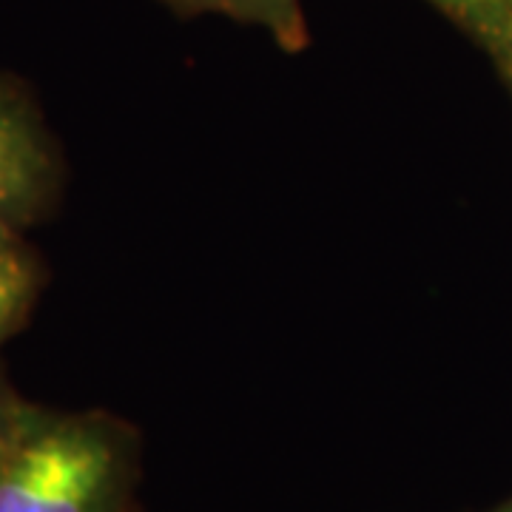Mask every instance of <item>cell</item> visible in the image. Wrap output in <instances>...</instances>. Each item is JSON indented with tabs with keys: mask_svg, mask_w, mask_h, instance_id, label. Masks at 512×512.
<instances>
[{
	"mask_svg": "<svg viewBox=\"0 0 512 512\" xmlns=\"http://www.w3.org/2000/svg\"><path fill=\"white\" fill-rule=\"evenodd\" d=\"M126 430L100 413L15 402L0 424V512H123Z\"/></svg>",
	"mask_w": 512,
	"mask_h": 512,
	"instance_id": "obj_1",
	"label": "cell"
},
{
	"mask_svg": "<svg viewBox=\"0 0 512 512\" xmlns=\"http://www.w3.org/2000/svg\"><path fill=\"white\" fill-rule=\"evenodd\" d=\"M493 35L501 37V46H504V52L510 55L512 60V0L504 6V12H501V20H498V26H495Z\"/></svg>",
	"mask_w": 512,
	"mask_h": 512,
	"instance_id": "obj_6",
	"label": "cell"
},
{
	"mask_svg": "<svg viewBox=\"0 0 512 512\" xmlns=\"http://www.w3.org/2000/svg\"><path fill=\"white\" fill-rule=\"evenodd\" d=\"M439 6H444L447 12H453L458 18L470 20L481 26L484 32L493 35L498 20H501V12L510 0H436Z\"/></svg>",
	"mask_w": 512,
	"mask_h": 512,
	"instance_id": "obj_5",
	"label": "cell"
},
{
	"mask_svg": "<svg viewBox=\"0 0 512 512\" xmlns=\"http://www.w3.org/2000/svg\"><path fill=\"white\" fill-rule=\"evenodd\" d=\"M18 402V396L9 390V384H6V379H3V370H0V424H3V419L9 416V410H12V404Z\"/></svg>",
	"mask_w": 512,
	"mask_h": 512,
	"instance_id": "obj_7",
	"label": "cell"
},
{
	"mask_svg": "<svg viewBox=\"0 0 512 512\" xmlns=\"http://www.w3.org/2000/svg\"><path fill=\"white\" fill-rule=\"evenodd\" d=\"M171 3L183 9H214L242 20H259L271 26L274 35L291 49H296L305 37L299 0H171Z\"/></svg>",
	"mask_w": 512,
	"mask_h": 512,
	"instance_id": "obj_4",
	"label": "cell"
},
{
	"mask_svg": "<svg viewBox=\"0 0 512 512\" xmlns=\"http://www.w3.org/2000/svg\"><path fill=\"white\" fill-rule=\"evenodd\" d=\"M495 512H512V501H510V504H504L501 510H495Z\"/></svg>",
	"mask_w": 512,
	"mask_h": 512,
	"instance_id": "obj_8",
	"label": "cell"
},
{
	"mask_svg": "<svg viewBox=\"0 0 512 512\" xmlns=\"http://www.w3.org/2000/svg\"><path fill=\"white\" fill-rule=\"evenodd\" d=\"M40 282V262L20 237V228L0 222V345L23 328Z\"/></svg>",
	"mask_w": 512,
	"mask_h": 512,
	"instance_id": "obj_3",
	"label": "cell"
},
{
	"mask_svg": "<svg viewBox=\"0 0 512 512\" xmlns=\"http://www.w3.org/2000/svg\"><path fill=\"white\" fill-rule=\"evenodd\" d=\"M57 154L29 94L0 74V222L26 228L57 194Z\"/></svg>",
	"mask_w": 512,
	"mask_h": 512,
	"instance_id": "obj_2",
	"label": "cell"
}]
</instances>
